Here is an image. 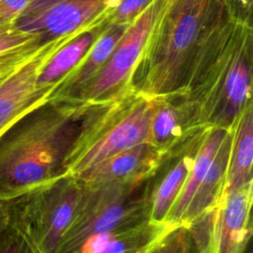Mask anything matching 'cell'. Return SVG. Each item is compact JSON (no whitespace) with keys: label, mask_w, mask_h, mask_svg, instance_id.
Listing matches in <instances>:
<instances>
[{"label":"cell","mask_w":253,"mask_h":253,"mask_svg":"<svg viewBox=\"0 0 253 253\" xmlns=\"http://www.w3.org/2000/svg\"><path fill=\"white\" fill-rule=\"evenodd\" d=\"M252 26L225 13L209 32L174 98L197 126H230L252 103Z\"/></svg>","instance_id":"1"},{"label":"cell","mask_w":253,"mask_h":253,"mask_svg":"<svg viewBox=\"0 0 253 253\" xmlns=\"http://www.w3.org/2000/svg\"><path fill=\"white\" fill-rule=\"evenodd\" d=\"M38 41H43L42 36L22 31L15 25L0 28V55Z\"/></svg>","instance_id":"22"},{"label":"cell","mask_w":253,"mask_h":253,"mask_svg":"<svg viewBox=\"0 0 253 253\" xmlns=\"http://www.w3.org/2000/svg\"><path fill=\"white\" fill-rule=\"evenodd\" d=\"M126 27L105 25L84 57L59 81L48 103L71 100L99 72Z\"/></svg>","instance_id":"13"},{"label":"cell","mask_w":253,"mask_h":253,"mask_svg":"<svg viewBox=\"0 0 253 253\" xmlns=\"http://www.w3.org/2000/svg\"><path fill=\"white\" fill-rule=\"evenodd\" d=\"M253 107L249 104L234 122L233 137L223 192L252 182Z\"/></svg>","instance_id":"17"},{"label":"cell","mask_w":253,"mask_h":253,"mask_svg":"<svg viewBox=\"0 0 253 253\" xmlns=\"http://www.w3.org/2000/svg\"><path fill=\"white\" fill-rule=\"evenodd\" d=\"M220 0H166L131 77V87L151 98H174L213 25L225 14Z\"/></svg>","instance_id":"3"},{"label":"cell","mask_w":253,"mask_h":253,"mask_svg":"<svg viewBox=\"0 0 253 253\" xmlns=\"http://www.w3.org/2000/svg\"><path fill=\"white\" fill-rule=\"evenodd\" d=\"M233 125V124H232ZM231 125V126H232ZM230 126H209L203 133L188 177L175 200L167 217V222L182 226L186 211L203 180L205 179L215 154Z\"/></svg>","instance_id":"15"},{"label":"cell","mask_w":253,"mask_h":253,"mask_svg":"<svg viewBox=\"0 0 253 253\" xmlns=\"http://www.w3.org/2000/svg\"><path fill=\"white\" fill-rule=\"evenodd\" d=\"M252 182L222 192L212 209L211 232L205 253H243L251 232Z\"/></svg>","instance_id":"10"},{"label":"cell","mask_w":253,"mask_h":253,"mask_svg":"<svg viewBox=\"0 0 253 253\" xmlns=\"http://www.w3.org/2000/svg\"><path fill=\"white\" fill-rule=\"evenodd\" d=\"M32 0H0V28L15 25Z\"/></svg>","instance_id":"26"},{"label":"cell","mask_w":253,"mask_h":253,"mask_svg":"<svg viewBox=\"0 0 253 253\" xmlns=\"http://www.w3.org/2000/svg\"><path fill=\"white\" fill-rule=\"evenodd\" d=\"M154 104L155 98L130 89L90 109L65 156L62 175L77 178L107 157L147 142Z\"/></svg>","instance_id":"4"},{"label":"cell","mask_w":253,"mask_h":253,"mask_svg":"<svg viewBox=\"0 0 253 253\" xmlns=\"http://www.w3.org/2000/svg\"><path fill=\"white\" fill-rule=\"evenodd\" d=\"M90 109L47 103L0 138V203H12L62 176V165Z\"/></svg>","instance_id":"2"},{"label":"cell","mask_w":253,"mask_h":253,"mask_svg":"<svg viewBox=\"0 0 253 253\" xmlns=\"http://www.w3.org/2000/svg\"><path fill=\"white\" fill-rule=\"evenodd\" d=\"M143 184L83 185L81 201L56 253H65L89 235L115 231L148 219L150 194H137Z\"/></svg>","instance_id":"6"},{"label":"cell","mask_w":253,"mask_h":253,"mask_svg":"<svg viewBox=\"0 0 253 253\" xmlns=\"http://www.w3.org/2000/svg\"><path fill=\"white\" fill-rule=\"evenodd\" d=\"M103 27L83 33L59 48L43 67L39 77V84L58 85L59 81L84 57Z\"/></svg>","instance_id":"19"},{"label":"cell","mask_w":253,"mask_h":253,"mask_svg":"<svg viewBox=\"0 0 253 253\" xmlns=\"http://www.w3.org/2000/svg\"><path fill=\"white\" fill-rule=\"evenodd\" d=\"M153 0H121L115 11L109 17L108 26H128Z\"/></svg>","instance_id":"23"},{"label":"cell","mask_w":253,"mask_h":253,"mask_svg":"<svg viewBox=\"0 0 253 253\" xmlns=\"http://www.w3.org/2000/svg\"><path fill=\"white\" fill-rule=\"evenodd\" d=\"M84 192L75 177L59 176L10 203V226L27 253H56Z\"/></svg>","instance_id":"5"},{"label":"cell","mask_w":253,"mask_h":253,"mask_svg":"<svg viewBox=\"0 0 253 253\" xmlns=\"http://www.w3.org/2000/svg\"><path fill=\"white\" fill-rule=\"evenodd\" d=\"M176 226L148 219L82 239L65 253H150Z\"/></svg>","instance_id":"12"},{"label":"cell","mask_w":253,"mask_h":253,"mask_svg":"<svg viewBox=\"0 0 253 253\" xmlns=\"http://www.w3.org/2000/svg\"><path fill=\"white\" fill-rule=\"evenodd\" d=\"M32 56V50L23 46L0 55V84L13 72L26 63Z\"/></svg>","instance_id":"24"},{"label":"cell","mask_w":253,"mask_h":253,"mask_svg":"<svg viewBox=\"0 0 253 253\" xmlns=\"http://www.w3.org/2000/svg\"><path fill=\"white\" fill-rule=\"evenodd\" d=\"M121 0H32L15 26L43 41L106 25Z\"/></svg>","instance_id":"9"},{"label":"cell","mask_w":253,"mask_h":253,"mask_svg":"<svg viewBox=\"0 0 253 253\" xmlns=\"http://www.w3.org/2000/svg\"><path fill=\"white\" fill-rule=\"evenodd\" d=\"M226 14L232 20L252 26L253 0H220Z\"/></svg>","instance_id":"25"},{"label":"cell","mask_w":253,"mask_h":253,"mask_svg":"<svg viewBox=\"0 0 253 253\" xmlns=\"http://www.w3.org/2000/svg\"><path fill=\"white\" fill-rule=\"evenodd\" d=\"M150 253H199L187 227L176 226Z\"/></svg>","instance_id":"20"},{"label":"cell","mask_w":253,"mask_h":253,"mask_svg":"<svg viewBox=\"0 0 253 253\" xmlns=\"http://www.w3.org/2000/svg\"><path fill=\"white\" fill-rule=\"evenodd\" d=\"M166 0H153L126 28L99 72L69 101L91 109L112 101L131 87V77L151 31Z\"/></svg>","instance_id":"7"},{"label":"cell","mask_w":253,"mask_h":253,"mask_svg":"<svg viewBox=\"0 0 253 253\" xmlns=\"http://www.w3.org/2000/svg\"><path fill=\"white\" fill-rule=\"evenodd\" d=\"M0 253H27L10 226V203H0Z\"/></svg>","instance_id":"21"},{"label":"cell","mask_w":253,"mask_h":253,"mask_svg":"<svg viewBox=\"0 0 253 253\" xmlns=\"http://www.w3.org/2000/svg\"><path fill=\"white\" fill-rule=\"evenodd\" d=\"M234 123L218 148L215 157L198 191L196 192L182 221L187 227L200 215L211 211L217 204L226 181L227 167L233 137Z\"/></svg>","instance_id":"18"},{"label":"cell","mask_w":253,"mask_h":253,"mask_svg":"<svg viewBox=\"0 0 253 253\" xmlns=\"http://www.w3.org/2000/svg\"><path fill=\"white\" fill-rule=\"evenodd\" d=\"M207 128V127H206ZM206 128L195 133L190 142L178 153L175 163L169 168L165 176L150 194L149 219L155 222H164L177 199L192 167L197 149Z\"/></svg>","instance_id":"16"},{"label":"cell","mask_w":253,"mask_h":253,"mask_svg":"<svg viewBox=\"0 0 253 253\" xmlns=\"http://www.w3.org/2000/svg\"><path fill=\"white\" fill-rule=\"evenodd\" d=\"M167 153L143 142L113 154L95 164L77 179L84 186L143 184L154 176Z\"/></svg>","instance_id":"11"},{"label":"cell","mask_w":253,"mask_h":253,"mask_svg":"<svg viewBox=\"0 0 253 253\" xmlns=\"http://www.w3.org/2000/svg\"><path fill=\"white\" fill-rule=\"evenodd\" d=\"M204 128L194 125L190 115L176 98H155L147 142L170 154L184 138Z\"/></svg>","instance_id":"14"},{"label":"cell","mask_w":253,"mask_h":253,"mask_svg":"<svg viewBox=\"0 0 253 253\" xmlns=\"http://www.w3.org/2000/svg\"><path fill=\"white\" fill-rule=\"evenodd\" d=\"M86 32L89 31L44 41L32 58L0 84V138L28 115L49 102L57 84H39L43 67L59 48Z\"/></svg>","instance_id":"8"}]
</instances>
